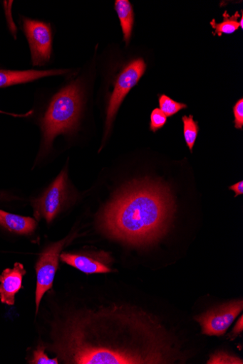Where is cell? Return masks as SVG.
I'll return each instance as SVG.
<instances>
[{"label":"cell","instance_id":"6da1fadb","mask_svg":"<svg viewBox=\"0 0 243 364\" xmlns=\"http://www.w3.org/2000/svg\"><path fill=\"white\" fill-rule=\"evenodd\" d=\"M175 213L168 189L151 182H138L120 193L102 212L101 230L126 244H152L166 232Z\"/></svg>","mask_w":243,"mask_h":364},{"label":"cell","instance_id":"7a4b0ae2","mask_svg":"<svg viewBox=\"0 0 243 364\" xmlns=\"http://www.w3.org/2000/svg\"><path fill=\"white\" fill-rule=\"evenodd\" d=\"M83 89L79 81L59 91L42 120L43 149L48 150L60 134L73 132L78 125L83 106Z\"/></svg>","mask_w":243,"mask_h":364},{"label":"cell","instance_id":"3957f363","mask_svg":"<svg viewBox=\"0 0 243 364\" xmlns=\"http://www.w3.org/2000/svg\"><path fill=\"white\" fill-rule=\"evenodd\" d=\"M147 65L143 58L130 62L118 77L107 113L106 136L125 97L144 75Z\"/></svg>","mask_w":243,"mask_h":364},{"label":"cell","instance_id":"277c9868","mask_svg":"<svg viewBox=\"0 0 243 364\" xmlns=\"http://www.w3.org/2000/svg\"><path fill=\"white\" fill-rule=\"evenodd\" d=\"M23 27L30 47L33 65H43L50 60L53 50V36L50 23L24 18Z\"/></svg>","mask_w":243,"mask_h":364},{"label":"cell","instance_id":"5b68a950","mask_svg":"<svg viewBox=\"0 0 243 364\" xmlns=\"http://www.w3.org/2000/svg\"><path fill=\"white\" fill-rule=\"evenodd\" d=\"M67 174L63 171L44 194L33 201L34 216L51 223L63 208L67 198Z\"/></svg>","mask_w":243,"mask_h":364},{"label":"cell","instance_id":"8992f818","mask_svg":"<svg viewBox=\"0 0 243 364\" xmlns=\"http://www.w3.org/2000/svg\"><path fill=\"white\" fill-rule=\"evenodd\" d=\"M242 301L222 305L195 318L202 326V333L210 336H222L242 312Z\"/></svg>","mask_w":243,"mask_h":364},{"label":"cell","instance_id":"52a82bcc","mask_svg":"<svg viewBox=\"0 0 243 364\" xmlns=\"http://www.w3.org/2000/svg\"><path fill=\"white\" fill-rule=\"evenodd\" d=\"M66 239L49 246L41 255L36 264L37 289L36 294V314L43 295L52 288L55 275L58 267L60 252Z\"/></svg>","mask_w":243,"mask_h":364},{"label":"cell","instance_id":"ba28073f","mask_svg":"<svg viewBox=\"0 0 243 364\" xmlns=\"http://www.w3.org/2000/svg\"><path fill=\"white\" fill-rule=\"evenodd\" d=\"M61 259L78 270L86 274H107L112 272L110 255L104 252L82 254L62 253Z\"/></svg>","mask_w":243,"mask_h":364},{"label":"cell","instance_id":"9c48e42d","mask_svg":"<svg viewBox=\"0 0 243 364\" xmlns=\"http://www.w3.org/2000/svg\"><path fill=\"white\" fill-rule=\"evenodd\" d=\"M26 270L22 264L16 262L13 269H6L0 276V301L9 306L15 304V295L22 288Z\"/></svg>","mask_w":243,"mask_h":364},{"label":"cell","instance_id":"30bf717a","mask_svg":"<svg viewBox=\"0 0 243 364\" xmlns=\"http://www.w3.org/2000/svg\"><path fill=\"white\" fill-rule=\"evenodd\" d=\"M65 70L11 71L0 70V88L24 84L50 76L61 75Z\"/></svg>","mask_w":243,"mask_h":364},{"label":"cell","instance_id":"8fae6325","mask_svg":"<svg viewBox=\"0 0 243 364\" xmlns=\"http://www.w3.org/2000/svg\"><path fill=\"white\" fill-rule=\"evenodd\" d=\"M37 222L29 217L11 214L0 210V225L11 232L19 235H30L36 230Z\"/></svg>","mask_w":243,"mask_h":364},{"label":"cell","instance_id":"7c38bea8","mask_svg":"<svg viewBox=\"0 0 243 364\" xmlns=\"http://www.w3.org/2000/svg\"><path fill=\"white\" fill-rule=\"evenodd\" d=\"M115 9L120 21L123 33V40L128 45L134 24L133 7L128 0H117Z\"/></svg>","mask_w":243,"mask_h":364},{"label":"cell","instance_id":"4fadbf2b","mask_svg":"<svg viewBox=\"0 0 243 364\" xmlns=\"http://www.w3.org/2000/svg\"><path fill=\"white\" fill-rule=\"evenodd\" d=\"M239 17V14L238 12L231 17L225 12L224 14V20L222 23H217L215 19H214L211 22V25L214 28L216 34L219 37L224 34L231 35L239 27V23L237 21Z\"/></svg>","mask_w":243,"mask_h":364},{"label":"cell","instance_id":"5bb4252c","mask_svg":"<svg viewBox=\"0 0 243 364\" xmlns=\"http://www.w3.org/2000/svg\"><path fill=\"white\" fill-rule=\"evenodd\" d=\"M182 121L184 123L185 139L190 150L192 151L199 132L198 123L195 122L192 115L190 117L184 116Z\"/></svg>","mask_w":243,"mask_h":364},{"label":"cell","instance_id":"9a60e30c","mask_svg":"<svg viewBox=\"0 0 243 364\" xmlns=\"http://www.w3.org/2000/svg\"><path fill=\"white\" fill-rule=\"evenodd\" d=\"M160 109L166 117H172L177 114L182 109H187L185 104L178 103L165 95L159 97Z\"/></svg>","mask_w":243,"mask_h":364},{"label":"cell","instance_id":"2e32d148","mask_svg":"<svg viewBox=\"0 0 243 364\" xmlns=\"http://www.w3.org/2000/svg\"><path fill=\"white\" fill-rule=\"evenodd\" d=\"M45 347L40 346L37 350L33 351V358L29 361V363L33 364H58V358H50L45 353Z\"/></svg>","mask_w":243,"mask_h":364},{"label":"cell","instance_id":"e0dca14e","mask_svg":"<svg viewBox=\"0 0 243 364\" xmlns=\"http://www.w3.org/2000/svg\"><path fill=\"white\" fill-rule=\"evenodd\" d=\"M207 363L210 364H237L242 363V360L237 358L235 356H232L229 355L225 352H219L215 353L212 356L210 360L207 361Z\"/></svg>","mask_w":243,"mask_h":364},{"label":"cell","instance_id":"ac0fdd59","mask_svg":"<svg viewBox=\"0 0 243 364\" xmlns=\"http://www.w3.org/2000/svg\"><path fill=\"white\" fill-rule=\"evenodd\" d=\"M150 118V129L154 132L162 128L167 122V117L160 109H154Z\"/></svg>","mask_w":243,"mask_h":364},{"label":"cell","instance_id":"d6986e66","mask_svg":"<svg viewBox=\"0 0 243 364\" xmlns=\"http://www.w3.org/2000/svg\"><path fill=\"white\" fill-rule=\"evenodd\" d=\"M234 116V127L237 129H242L243 127V100L242 98L236 103L233 107Z\"/></svg>","mask_w":243,"mask_h":364},{"label":"cell","instance_id":"ffe728a7","mask_svg":"<svg viewBox=\"0 0 243 364\" xmlns=\"http://www.w3.org/2000/svg\"><path fill=\"white\" fill-rule=\"evenodd\" d=\"M243 330V322H242V316H240L239 320L236 323L234 329L232 332V336L233 337L237 336L239 333L242 332Z\"/></svg>","mask_w":243,"mask_h":364},{"label":"cell","instance_id":"44dd1931","mask_svg":"<svg viewBox=\"0 0 243 364\" xmlns=\"http://www.w3.org/2000/svg\"><path fill=\"white\" fill-rule=\"evenodd\" d=\"M229 190L233 191L235 193V197L243 194V182L239 181L233 186H230Z\"/></svg>","mask_w":243,"mask_h":364},{"label":"cell","instance_id":"7402d4cb","mask_svg":"<svg viewBox=\"0 0 243 364\" xmlns=\"http://www.w3.org/2000/svg\"><path fill=\"white\" fill-rule=\"evenodd\" d=\"M32 113V111L30 112H28L26 113V114H9V113H6V112H2V111H0V114H9V115H11V116H14V117H27L29 115H31Z\"/></svg>","mask_w":243,"mask_h":364},{"label":"cell","instance_id":"603a6c76","mask_svg":"<svg viewBox=\"0 0 243 364\" xmlns=\"http://www.w3.org/2000/svg\"><path fill=\"white\" fill-rule=\"evenodd\" d=\"M2 195H3V194H0V198H1Z\"/></svg>","mask_w":243,"mask_h":364}]
</instances>
